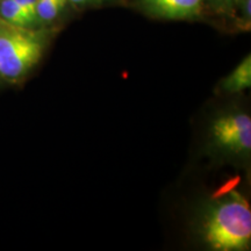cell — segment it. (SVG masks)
<instances>
[{"mask_svg":"<svg viewBox=\"0 0 251 251\" xmlns=\"http://www.w3.org/2000/svg\"><path fill=\"white\" fill-rule=\"evenodd\" d=\"M0 18L14 26L33 28L37 23L34 17L28 13L15 0H0Z\"/></svg>","mask_w":251,"mask_h":251,"instance_id":"5b68a950","label":"cell"},{"mask_svg":"<svg viewBox=\"0 0 251 251\" xmlns=\"http://www.w3.org/2000/svg\"><path fill=\"white\" fill-rule=\"evenodd\" d=\"M213 135L219 146L235 152H248L251 148V119L247 114L220 118L213 125Z\"/></svg>","mask_w":251,"mask_h":251,"instance_id":"3957f363","label":"cell"},{"mask_svg":"<svg viewBox=\"0 0 251 251\" xmlns=\"http://www.w3.org/2000/svg\"><path fill=\"white\" fill-rule=\"evenodd\" d=\"M235 1H237V4L240 5L241 14H242V20L244 25H248V27H249L250 17H251V11H250L251 0H235Z\"/></svg>","mask_w":251,"mask_h":251,"instance_id":"ba28073f","label":"cell"},{"mask_svg":"<svg viewBox=\"0 0 251 251\" xmlns=\"http://www.w3.org/2000/svg\"><path fill=\"white\" fill-rule=\"evenodd\" d=\"M68 0H37V23H50L58 17L67 5Z\"/></svg>","mask_w":251,"mask_h":251,"instance_id":"52a82bcc","label":"cell"},{"mask_svg":"<svg viewBox=\"0 0 251 251\" xmlns=\"http://www.w3.org/2000/svg\"><path fill=\"white\" fill-rule=\"evenodd\" d=\"M203 0H140L147 13L164 19H193L201 13Z\"/></svg>","mask_w":251,"mask_h":251,"instance_id":"277c9868","label":"cell"},{"mask_svg":"<svg viewBox=\"0 0 251 251\" xmlns=\"http://www.w3.org/2000/svg\"><path fill=\"white\" fill-rule=\"evenodd\" d=\"M43 39L33 28L14 26L0 18V77L18 81L39 63Z\"/></svg>","mask_w":251,"mask_h":251,"instance_id":"7a4b0ae2","label":"cell"},{"mask_svg":"<svg viewBox=\"0 0 251 251\" xmlns=\"http://www.w3.org/2000/svg\"><path fill=\"white\" fill-rule=\"evenodd\" d=\"M216 2H221V4H230V2L235 1V0H214Z\"/></svg>","mask_w":251,"mask_h":251,"instance_id":"8fae6325","label":"cell"},{"mask_svg":"<svg viewBox=\"0 0 251 251\" xmlns=\"http://www.w3.org/2000/svg\"><path fill=\"white\" fill-rule=\"evenodd\" d=\"M68 1H70L71 4H75V5H83V4H87V2L99 1V0H68Z\"/></svg>","mask_w":251,"mask_h":251,"instance_id":"30bf717a","label":"cell"},{"mask_svg":"<svg viewBox=\"0 0 251 251\" xmlns=\"http://www.w3.org/2000/svg\"><path fill=\"white\" fill-rule=\"evenodd\" d=\"M251 86V57L248 55L240 65L224 81V89L228 92H240Z\"/></svg>","mask_w":251,"mask_h":251,"instance_id":"8992f818","label":"cell"},{"mask_svg":"<svg viewBox=\"0 0 251 251\" xmlns=\"http://www.w3.org/2000/svg\"><path fill=\"white\" fill-rule=\"evenodd\" d=\"M19 5L23 6L26 11L29 13L31 17L36 19V4L37 0H15ZM37 20V19H36Z\"/></svg>","mask_w":251,"mask_h":251,"instance_id":"9c48e42d","label":"cell"},{"mask_svg":"<svg viewBox=\"0 0 251 251\" xmlns=\"http://www.w3.org/2000/svg\"><path fill=\"white\" fill-rule=\"evenodd\" d=\"M205 240L219 251L244 250L251 241V208L238 192H231L213 209L205 224Z\"/></svg>","mask_w":251,"mask_h":251,"instance_id":"6da1fadb","label":"cell"}]
</instances>
